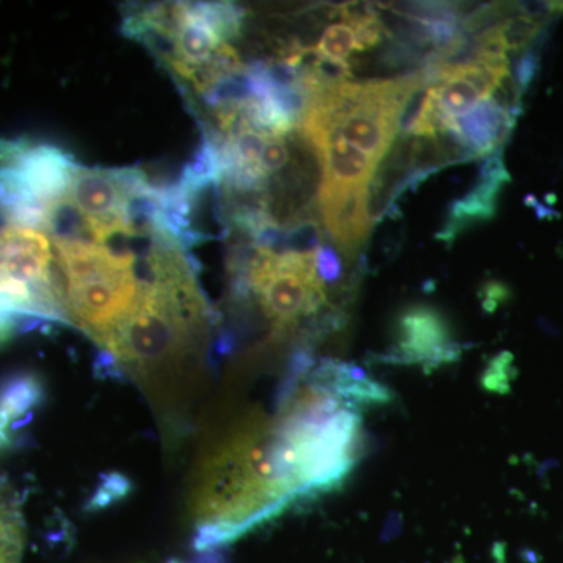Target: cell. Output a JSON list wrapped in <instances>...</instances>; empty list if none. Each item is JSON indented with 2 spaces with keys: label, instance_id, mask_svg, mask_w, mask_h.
Instances as JSON below:
<instances>
[{
  "label": "cell",
  "instance_id": "obj_1",
  "mask_svg": "<svg viewBox=\"0 0 563 563\" xmlns=\"http://www.w3.org/2000/svg\"><path fill=\"white\" fill-rule=\"evenodd\" d=\"M269 454V426L254 424L211 451L192 495L198 553L221 550L292 506Z\"/></svg>",
  "mask_w": 563,
  "mask_h": 563
},
{
  "label": "cell",
  "instance_id": "obj_2",
  "mask_svg": "<svg viewBox=\"0 0 563 563\" xmlns=\"http://www.w3.org/2000/svg\"><path fill=\"white\" fill-rule=\"evenodd\" d=\"M314 254L265 247H235L229 262L236 301L257 302L274 336H287L306 325L310 336L342 328L346 317L329 306L328 288L317 273Z\"/></svg>",
  "mask_w": 563,
  "mask_h": 563
},
{
  "label": "cell",
  "instance_id": "obj_3",
  "mask_svg": "<svg viewBox=\"0 0 563 563\" xmlns=\"http://www.w3.org/2000/svg\"><path fill=\"white\" fill-rule=\"evenodd\" d=\"M69 324L103 347L139 302L136 255L85 240L52 239Z\"/></svg>",
  "mask_w": 563,
  "mask_h": 563
},
{
  "label": "cell",
  "instance_id": "obj_4",
  "mask_svg": "<svg viewBox=\"0 0 563 563\" xmlns=\"http://www.w3.org/2000/svg\"><path fill=\"white\" fill-rule=\"evenodd\" d=\"M151 181L139 168H79L66 198L87 224L91 242L109 246L114 235L132 236L128 222L131 201Z\"/></svg>",
  "mask_w": 563,
  "mask_h": 563
},
{
  "label": "cell",
  "instance_id": "obj_5",
  "mask_svg": "<svg viewBox=\"0 0 563 563\" xmlns=\"http://www.w3.org/2000/svg\"><path fill=\"white\" fill-rule=\"evenodd\" d=\"M0 280L31 285L65 309L54 247L49 236L36 229L13 224L0 229Z\"/></svg>",
  "mask_w": 563,
  "mask_h": 563
},
{
  "label": "cell",
  "instance_id": "obj_6",
  "mask_svg": "<svg viewBox=\"0 0 563 563\" xmlns=\"http://www.w3.org/2000/svg\"><path fill=\"white\" fill-rule=\"evenodd\" d=\"M462 346L453 340L450 322L432 307L415 306L404 310L396 324L393 354L385 361L420 363L432 369L457 361Z\"/></svg>",
  "mask_w": 563,
  "mask_h": 563
},
{
  "label": "cell",
  "instance_id": "obj_7",
  "mask_svg": "<svg viewBox=\"0 0 563 563\" xmlns=\"http://www.w3.org/2000/svg\"><path fill=\"white\" fill-rule=\"evenodd\" d=\"M509 181L510 174L504 165L503 152L484 158L477 184L462 199L453 202L450 217L442 231L437 233V239L444 244H453L462 232L468 231L477 222L490 221L498 210L503 187Z\"/></svg>",
  "mask_w": 563,
  "mask_h": 563
},
{
  "label": "cell",
  "instance_id": "obj_8",
  "mask_svg": "<svg viewBox=\"0 0 563 563\" xmlns=\"http://www.w3.org/2000/svg\"><path fill=\"white\" fill-rule=\"evenodd\" d=\"M320 209L325 231L340 250L351 257L361 250L372 231L368 187L321 185Z\"/></svg>",
  "mask_w": 563,
  "mask_h": 563
},
{
  "label": "cell",
  "instance_id": "obj_9",
  "mask_svg": "<svg viewBox=\"0 0 563 563\" xmlns=\"http://www.w3.org/2000/svg\"><path fill=\"white\" fill-rule=\"evenodd\" d=\"M11 163L20 169L36 201L47 210L54 209L68 196L74 174L79 168L73 155L54 144L31 143Z\"/></svg>",
  "mask_w": 563,
  "mask_h": 563
},
{
  "label": "cell",
  "instance_id": "obj_10",
  "mask_svg": "<svg viewBox=\"0 0 563 563\" xmlns=\"http://www.w3.org/2000/svg\"><path fill=\"white\" fill-rule=\"evenodd\" d=\"M515 122L514 117L488 98L463 117L454 118V129L477 158H487L503 151L512 135Z\"/></svg>",
  "mask_w": 563,
  "mask_h": 563
},
{
  "label": "cell",
  "instance_id": "obj_11",
  "mask_svg": "<svg viewBox=\"0 0 563 563\" xmlns=\"http://www.w3.org/2000/svg\"><path fill=\"white\" fill-rule=\"evenodd\" d=\"M44 399L46 387L38 374H11L0 383V420L10 429H20L32 420Z\"/></svg>",
  "mask_w": 563,
  "mask_h": 563
},
{
  "label": "cell",
  "instance_id": "obj_12",
  "mask_svg": "<svg viewBox=\"0 0 563 563\" xmlns=\"http://www.w3.org/2000/svg\"><path fill=\"white\" fill-rule=\"evenodd\" d=\"M431 101L443 117L454 120V117L468 113L485 99L468 80L453 74L431 88Z\"/></svg>",
  "mask_w": 563,
  "mask_h": 563
},
{
  "label": "cell",
  "instance_id": "obj_13",
  "mask_svg": "<svg viewBox=\"0 0 563 563\" xmlns=\"http://www.w3.org/2000/svg\"><path fill=\"white\" fill-rule=\"evenodd\" d=\"M431 88L421 84L410 92L407 101L399 111L396 132L401 136L426 135V118H428L429 103H431Z\"/></svg>",
  "mask_w": 563,
  "mask_h": 563
},
{
  "label": "cell",
  "instance_id": "obj_14",
  "mask_svg": "<svg viewBox=\"0 0 563 563\" xmlns=\"http://www.w3.org/2000/svg\"><path fill=\"white\" fill-rule=\"evenodd\" d=\"M132 490V481L124 474L118 472L101 474L98 487L85 504V510L87 512H99V510L109 509L113 504L128 498Z\"/></svg>",
  "mask_w": 563,
  "mask_h": 563
},
{
  "label": "cell",
  "instance_id": "obj_15",
  "mask_svg": "<svg viewBox=\"0 0 563 563\" xmlns=\"http://www.w3.org/2000/svg\"><path fill=\"white\" fill-rule=\"evenodd\" d=\"M355 47L354 29L347 22H336L328 25L322 32L320 41L313 47L317 54L329 60L346 62Z\"/></svg>",
  "mask_w": 563,
  "mask_h": 563
},
{
  "label": "cell",
  "instance_id": "obj_16",
  "mask_svg": "<svg viewBox=\"0 0 563 563\" xmlns=\"http://www.w3.org/2000/svg\"><path fill=\"white\" fill-rule=\"evenodd\" d=\"M540 32H542V22L526 16L518 9L501 27L503 38L509 52L528 49L529 44L533 43Z\"/></svg>",
  "mask_w": 563,
  "mask_h": 563
},
{
  "label": "cell",
  "instance_id": "obj_17",
  "mask_svg": "<svg viewBox=\"0 0 563 563\" xmlns=\"http://www.w3.org/2000/svg\"><path fill=\"white\" fill-rule=\"evenodd\" d=\"M288 161H290V151L285 143V136L266 135L261 166L268 181L274 174L280 173L287 166Z\"/></svg>",
  "mask_w": 563,
  "mask_h": 563
},
{
  "label": "cell",
  "instance_id": "obj_18",
  "mask_svg": "<svg viewBox=\"0 0 563 563\" xmlns=\"http://www.w3.org/2000/svg\"><path fill=\"white\" fill-rule=\"evenodd\" d=\"M317 273L324 285L339 284L343 276L342 258L336 254L331 244L322 243L314 255Z\"/></svg>",
  "mask_w": 563,
  "mask_h": 563
},
{
  "label": "cell",
  "instance_id": "obj_19",
  "mask_svg": "<svg viewBox=\"0 0 563 563\" xmlns=\"http://www.w3.org/2000/svg\"><path fill=\"white\" fill-rule=\"evenodd\" d=\"M540 70V54L537 51V47H528V49L523 51V54L517 58L514 65L512 77L515 84L518 85L521 91L528 90L529 85L536 80V77L539 76Z\"/></svg>",
  "mask_w": 563,
  "mask_h": 563
},
{
  "label": "cell",
  "instance_id": "obj_20",
  "mask_svg": "<svg viewBox=\"0 0 563 563\" xmlns=\"http://www.w3.org/2000/svg\"><path fill=\"white\" fill-rule=\"evenodd\" d=\"M16 333H21V322L10 314L0 312V347L11 342Z\"/></svg>",
  "mask_w": 563,
  "mask_h": 563
},
{
  "label": "cell",
  "instance_id": "obj_21",
  "mask_svg": "<svg viewBox=\"0 0 563 563\" xmlns=\"http://www.w3.org/2000/svg\"><path fill=\"white\" fill-rule=\"evenodd\" d=\"M14 444L13 435H11V429L2 420H0V454L9 451Z\"/></svg>",
  "mask_w": 563,
  "mask_h": 563
},
{
  "label": "cell",
  "instance_id": "obj_22",
  "mask_svg": "<svg viewBox=\"0 0 563 563\" xmlns=\"http://www.w3.org/2000/svg\"><path fill=\"white\" fill-rule=\"evenodd\" d=\"M196 563H228V561H225L224 554L221 553V550H210L199 553L198 559H196Z\"/></svg>",
  "mask_w": 563,
  "mask_h": 563
},
{
  "label": "cell",
  "instance_id": "obj_23",
  "mask_svg": "<svg viewBox=\"0 0 563 563\" xmlns=\"http://www.w3.org/2000/svg\"><path fill=\"white\" fill-rule=\"evenodd\" d=\"M166 563H184V562L177 561V559H173V561H169V562H166Z\"/></svg>",
  "mask_w": 563,
  "mask_h": 563
}]
</instances>
